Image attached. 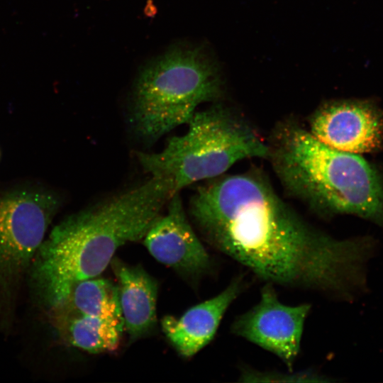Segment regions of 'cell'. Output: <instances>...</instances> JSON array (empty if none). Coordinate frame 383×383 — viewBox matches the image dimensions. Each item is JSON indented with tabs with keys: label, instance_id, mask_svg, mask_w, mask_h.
Segmentation results:
<instances>
[{
	"label": "cell",
	"instance_id": "1",
	"mask_svg": "<svg viewBox=\"0 0 383 383\" xmlns=\"http://www.w3.org/2000/svg\"><path fill=\"white\" fill-rule=\"evenodd\" d=\"M189 214L211 245L265 283L340 301L368 292L367 265L377 242L318 230L260 174L212 179L192 196Z\"/></svg>",
	"mask_w": 383,
	"mask_h": 383
},
{
	"label": "cell",
	"instance_id": "2",
	"mask_svg": "<svg viewBox=\"0 0 383 383\" xmlns=\"http://www.w3.org/2000/svg\"><path fill=\"white\" fill-rule=\"evenodd\" d=\"M173 194L170 181L151 177L56 226L33 260L45 304L56 309L76 283L102 273L120 247L143 239Z\"/></svg>",
	"mask_w": 383,
	"mask_h": 383
},
{
	"label": "cell",
	"instance_id": "3",
	"mask_svg": "<svg viewBox=\"0 0 383 383\" xmlns=\"http://www.w3.org/2000/svg\"><path fill=\"white\" fill-rule=\"evenodd\" d=\"M268 159L284 187L324 216L350 214L383 226V179L358 154L330 148L286 123L275 131Z\"/></svg>",
	"mask_w": 383,
	"mask_h": 383
},
{
	"label": "cell",
	"instance_id": "4",
	"mask_svg": "<svg viewBox=\"0 0 383 383\" xmlns=\"http://www.w3.org/2000/svg\"><path fill=\"white\" fill-rule=\"evenodd\" d=\"M188 131L170 138L158 152L136 153L151 177L170 181L174 192L221 176L236 162L267 158L269 145L243 117L221 105L196 111Z\"/></svg>",
	"mask_w": 383,
	"mask_h": 383
},
{
	"label": "cell",
	"instance_id": "5",
	"mask_svg": "<svg viewBox=\"0 0 383 383\" xmlns=\"http://www.w3.org/2000/svg\"><path fill=\"white\" fill-rule=\"evenodd\" d=\"M222 81L213 61L199 48H177L140 74L133 92L131 121L148 145L188 123L197 106L218 99Z\"/></svg>",
	"mask_w": 383,
	"mask_h": 383
},
{
	"label": "cell",
	"instance_id": "6",
	"mask_svg": "<svg viewBox=\"0 0 383 383\" xmlns=\"http://www.w3.org/2000/svg\"><path fill=\"white\" fill-rule=\"evenodd\" d=\"M58 207L57 196L46 192L0 197V280L17 277L33 260Z\"/></svg>",
	"mask_w": 383,
	"mask_h": 383
},
{
	"label": "cell",
	"instance_id": "7",
	"mask_svg": "<svg viewBox=\"0 0 383 383\" xmlns=\"http://www.w3.org/2000/svg\"><path fill=\"white\" fill-rule=\"evenodd\" d=\"M311 308L308 303L295 306L282 303L274 285L265 283L259 301L234 320L231 331L274 354L292 370L300 351Z\"/></svg>",
	"mask_w": 383,
	"mask_h": 383
},
{
	"label": "cell",
	"instance_id": "8",
	"mask_svg": "<svg viewBox=\"0 0 383 383\" xmlns=\"http://www.w3.org/2000/svg\"><path fill=\"white\" fill-rule=\"evenodd\" d=\"M310 133L333 149L362 154L383 145V112L365 100H340L320 106L309 120Z\"/></svg>",
	"mask_w": 383,
	"mask_h": 383
},
{
	"label": "cell",
	"instance_id": "9",
	"mask_svg": "<svg viewBox=\"0 0 383 383\" xmlns=\"http://www.w3.org/2000/svg\"><path fill=\"white\" fill-rule=\"evenodd\" d=\"M143 243L156 260L182 274L197 277L210 270V256L187 219L179 192L172 195Z\"/></svg>",
	"mask_w": 383,
	"mask_h": 383
},
{
	"label": "cell",
	"instance_id": "10",
	"mask_svg": "<svg viewBox=\"0 0 383 383\" xmlns=\"http://www.w3.org/2000/svg\"><path fill=\"white\" fill-rule=\"evenodd\" d=\"M243 289V281L237 277L220 293L191 307L179 318L163 317L162 331L180 355L192 357L213 339L226 312Z\"/></svg>",
	"mask_w": 383,
	"mask_h": 383
},
{
	"label": "cell",
	"instance_id": "11",
	"mask_svg": "<svg viewBox=\"0 0 383 383\" xmlns=\"http://www.w3.org/2000/svg\"><path fill=\"white\" fill-rule=\"evenodd\" d=\"M118 281L120 306L125 329L132 340L150 332L157 323V285L139 266L114 258L111 262Z\"/></svg>",
	"mask_w": 383,
	"mask_h": 383
},
{
	"label": "cell",
	"instance_id": "12",
	"mask_svg": "<svg viewBox=\"0 0 383 383\" xmlns=\"http://www.w3.org/2000/svg\"><path fill=\"white\" fill-rule=\"evenodd\" d=\"M56 309L61 311L62 329L72 345L89 353L113 352L118 348L123 324L82 315L63 306Z\"/></svg>",
	"mask_w": 383,
	"mask_h": 383
},
{
	"label": "cell",
	"instance_id": "13",
	"mask_svg": "<svg viewBox=\"0 0 383 383\" xmlns=\"http://www.w3.org/2000/svg\"><path fill=\"white\" fill-rule=\"evenodd\" d=\"M60 306L124 326L118 286L106 279L96 277L76 283Z\"/></svg>",
	"mask_w": 383,
	"mask_h": 383
},
{
	"label": "cell",
	"instance_id": "14",
	"mask_svg": "<svg viewBox=\"0 0 383 383\" xmlns=\"http://www.w3.org/2000/svg\"><path fill=\"white\" fill-rule=\"evenodd\" d=\"M243 382H328L322 376L312 372L283 374L277 372L243 371L241 374Z\"/></svg>",
	"mask_w": 383,
	"mask_h": 383
}]
</instances>
